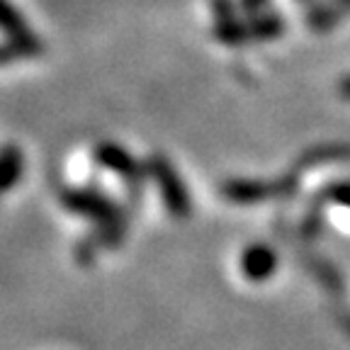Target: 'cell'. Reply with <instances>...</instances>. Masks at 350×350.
I'll return each mask as SVG.
<instances>
[{
  "label": "cell",
  "instance_id": "obj_1",
  "mask_svg": "<svg viewBox=\"0 0 350 350\" xmlns=\"http://www.w3.org/2000/svg\"><path fill=\"white\" fill-rule=\"evenodd\" d=\"M275 262H278L275 251H270V248H265V246H253V248H248V251L243 253L241 268H243V275H246L248 280H256V282H260V280H265V278H270V275H273Z\"/></svg>",
  "mask_w": 350,
  "mask_h": 350
}]
</instances>
